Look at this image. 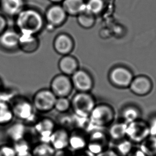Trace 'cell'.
I'll use <instances>...</instances> for the list:
<instances>
[{
	"label": "cell",
	"instance_id": "obj_1",
	"mask_svg": "<svg viewBox=\"0 0 156 156\" xmlns=\"http://www.w3.org/2000/svg\"><path fill=\"white\" fill-rule=\"evenodd\" d=\"M16 29L20 34L36 35L44 26V19L33 9L25 8L15 17Z\"/></svg>",
	"mask_w": 156,
	"mask_h": 156
},
{
	"label": "cell",
	"instance_id": "obj_2",
	"mask_svg": "<svg viewBox=\"0 0 156 156\" xmlns=\"http://www.w3.org/2000/svg\"><path fill=\"white\" fill-rule=\"evenodd\" d=\"M10 104L15 118L18 119L27 126L28 125L33 126L38 120L36 118L35 110L32 101L17 95Z\"/></svg>",
	"mask_w": 156,
	"mask_h": 156
},
{
	"label": "cell",
	"instance_id": "obj_3",
	"mask_svg": "<svg viewBox=\"0 0 156 156\" xmlns=\"http://www.w3.org/2000/svg\"><path fill=\"white\" fill-rule=\"evenodd\" d=\"M115 112L111 105L107 104H97L89 116V120L93 128H108L114 122Z\"/></svg>",
	"mask_w": 156,
	"mask_h": 156
},
{
	"label": "cell",
	"instance_id": "obj_4",
	"mask_svg": "<svg viewBox=\"0 0 156 156\" xmlns=\"http://www.w3.org/2000/svg\"><path fill=\"white\" fill-rule=\"evenodd\" d=\"M70 101L74 115L80 118H89L97 105L95 98L90 92H77Z\"/></svg>",
	"mask_w": 156,
	"mask_h": 156
},
{
	"label": "cell",
	"instance_id": "obj_5",
	"mask_svg": "<svg viewBox=\"0 0 156 156\" xmlns=\"http://www.w3.org/2000/svg\"><path fill=\"white\" fill-rule=\"evenodd\" d=\"M89 142L87 150L97 156L110 148L111 142L107 132L102 129H94L88 133Z\"/></svg>",
	"mask_w": 156,
	"mask_h": 156
},
{
	"label": "cell",
	"instance_id": "obj_6",
	"mask_svg": "<svg viewBox=\"0 0 156 156\" xmlns=\"http://www.w3.org/2000/svg\"><path fill=\"white\" fill-rule=\"evenodd\" d=\"M57 99L50 89H41L34 94L32 103L36 112L47 113L54 109Z\"/></svg>",
	"mask_w": 156,
	"mask_h": 156
},
{
	"label": "cell",
	"instance_id": "obj_7",
	"mask_svg": "<svg viewBox=\"0 0 156 156\" xmlns=\"http://www.w3.org/2000/svg\"><path fill=\"white\" fill-rule=\"evenodd\" d=\"M134 77L131 70L123 66L112 68L108 75L110 83L119 89L129 88Z\"/></svg>",
	"mask_w": 156,
	"mask_h": 156
},
{
	"label": "cell",
	"instance_id": "obj_8",
	"mask_svg": "<svg viewBox=\"0 0 156 156\" xmlns=\"http://www.w3.org/2000/svg\"><path fill=\"white\" fill-rule=\"evenodd\" d=\"M148 122L140 119L127 124L126 138L134 145H139L150 136Z\"/></svg>",
	"mask_w": 156,
	"mask_h": 156
},
{
	"label": "cell",
	"instance_id": "obj_9",
	"mask_svg": "<svg viewBox=\"0 0 156 156\" xmlns=\"http://www.w3.org/2000/svg\"><path fill=\"white\" fill-rule=\"evenodd\" d=\"M50 89L57 98H68L74 88L70 77L61 73L52 78Z\"/></svg>",
	"mask_w": 156,
	"mask_h": 156
},
{
	"label": "cell",
	"instance_id": "obj_10",
	"mask_svg": "<svg viewBox=\"0 0 156 156\" xmlns=\"http://www.w3.org/2000/svg\"><path fill=\"white\" fill-rule=\"evenodd\" d=\"M56 127L55 121L51 118H43L38 119L33 126L34 135L37 140V142H49Z\"/></svg>",
	"mask_w": 156,
	"mask_h": 156
},
{
	"label": "cell",
	"instance_id": "obj_11",
	"mask_svg": "<svg viewBox=\"0 0 156 156\" xmlns=\"http://www.w3.org/2000/svg\"><path fill=\"white\" fill-rule=\"evenodd\" d=\"M73 88L78 92H90L94 87V80L87 70L79 69L71 77Z\"/></svg>",
	"mask_w": 156,
	"mask_h": 156
},
{
	"label": "cell",
	"instance_id": "obj_12",
	"mask_svg": "<svg viewBox=\"0 0 156 156\" xmlns=\"http://www.w3.org/2000/svg\"><path fill=\"white\" fill-rule=\"evenodd\" d=\"M89 142L88 133L80 129L70 132L68 149L73 154L87 150Z\"/></svg>",
	"mask_w": 156,
	"mask_h": 156
},
{
	"label": "cell",
	"instance_id": "obj_13",
	"mask_svg": "<svg viewBox=\"0 0 156 156\" xmlns=\"http://www.w3.org/2000/svg\"><path fill=\"white\" fill-rule=\"evenodd\" d=\"M129 88L134 94L144 97L148 95L152 91L153 83L151 80L146 75L134 76Z\"/></svg>",
	"mask_w": 156,
	"mask_h": 156
},
{
	"label": "cell",
	"instance_id": "obj_14",
	"mask_svg": "<svg viewBox=\"0 0 156 156\" xmlns=\"http://www.w3.org/2000/svg\"><path fill=\"white\" fill-rule=\"evenodd\" d=\"M20 33L16 28H8L0 35V48L8 52L19 50Z\"/></svg>",
	"mask_w": 156,
	"mask_h": 156
},
{
	"label": "cell",
	"instance_id": "obj_15",
	"mask_svg": "<svg viewBox=\"0 0 156 156\" xmlns=\"http://www.w3.org/2000/svg\"><path fill=\"white\" fill-rule=\"evenodd\" d=\"M53 47L55 52L63 56L71 54L75 48V42L70 35L62 33L55 36L53 42Z\"/></svg>",
	"mask_w": 156,
	"mask_h": 156
},
{
	"label": "cell",
	"instance_id": "obj_16",
	"mask_svg": "<svg viewBox=\"0 0 156 156\" xmlns=\"http://www.w3.org/2000/svg\"><path fill=\"white\" fill-rule=\"evenodd\" d=\"M67 14L62 6L59 5H54L50 7L45 15V20L51 27H60L65 23Z\"/></svg>",
	"mask_w": 156,
	"mask_h": 156
},
{
	"label": "cell",
	"instance_id": "obj_17",
	"mask_svg": "<svg viewBox=\"0 0 156 156\" xmlns=\"http://www.w3.org/2000/svg\"><path fill=\"white\" fill-rule=\"evenodd\" d=\"M69 134L70 131L67 129L56 127L50 138L49 143L55 151L68 149Z\"/></svg>",
	"mask_w": 156,
	"mask_h": 156
},
{
	"label": "cell",
	"instance_id": "obj_18",
	"mask_svg": "<svg viewBox=\"0 0 156 156\" xmlns=\"http://www.w3.org/2000/svg\"><path fill=\"white\" fill-rule=\"evenodd\" d=\"M24 0H1L0 10L5 17L15 18L25 8Z\"/></svg>",
	"mask_w": 156,
	"mask_h": 156
},
{
	"label": "cell",
	"instance_id": "obj_19",
	"mask_svg": "<svg viewBox=\"0 0 156 156\" xmlns=\"http://www.w3.org/2000/svg\"><path fill=\"white\" fill-rule=\"evenodd\" d=\"M58 68L61 74L69 77L80 69L78 60L71 55L62 56L58 62Z\"/></svg>",
	"mask_w": 156,
	"mask_h": 156
},
{
	"label": "cell",
	"instance_id": "obj_20",
	"mask_svg": "<svg viewBox=\"0 0 156 156\" xmlns=\"http://www.w3.org/2000/svg\"><path fill=\"white\" fill-rule=\"evenodd\" d=\"M40 47V41L37 36L30 34H20L19 40V50L30 54L36 52Z\"/></svg>",
	"mask_w": 156,
	"mask_h": 156
},
{
	"label": "cell",
	"instance_id": "obj_21",
	"mask_svg": "<svg viewBox=\"0 0 156 156\" xmlns=\"http://www.w3.org/2000/svg\"><path fill=\"white\" fill-rule=\"evenodd\" d=\"M27 126L23 122L12 123L8 126L6 135L12 144L22 140L27 139Z\"/></svg>",
	"mask_w": 156,
	"mask_h": 156
},
{
	"label": "cell",
	"instance_id": "obj_22",
	"mask_svg": "<svg viewBox=\"0 0 156 156\" xmlns=\"http://www.w3.org/2000/svg\"><path fill=\"white\" fill-rule=\"evenodd\" d=\"M127 127V124L120 120L114 122L108 127L107 132L111 143L114 144L126 137Z\"/></svg>",
	"mask_w": 156,
	"mask_h": 156
},
{
	"label": "cell",
	"instance_id": "obj_23",
	"mask_svg": "<svg viewBox=\"0 0 156 156\" xmlns=\"http://www.w3.org/2000/svg\"><path fill=\"white\" fill-rule=\"evenodd\" d=\"M62 6L67 15L77 16L85 11V2L84 0H63Z\"/></svg>",
	"mask_w": 156,
	"mask_h": 156
},
{
	"label": "cell",
	"instance_id": "obj_24",
	"mask_svg": "<svg viewBox=\"0 0 156 156\" xmlns=\"http://www.w3.org/2000/svg\"><path fill=\"white\" fill-rule=\"evenodd\" d=\"M14 118L10 104L0 101V127H8L12 123Z\"/></svg>",
	"mask_w": 156,
	"mask_h": 156
},
{
	"label": "cell",
	"instance_id": "obj_25",
	"mask_svg": "<svg viewBox=\"0 0 156 156\" xmlns=\"http://www.w3.org/2000/svg\"><path fill=\"white\" fill-rule=\"evenodd\" d=\"M55 152L56 151L49 142H37L32 147L33 156H54Z\"/></svg>",
	"mask_w": 156,
	"mask_h": 156
},
{
	"label": "cell",
	"instance_id": "obj_26",
	"mask_svg": "<svg viewBox=\"0 0 156 156\" xmlns=\"http://www.w3.org/2000/svg\"><path fill=\"white\" fill-rule=\"evenodd\" d=\"M141 117V112L134 105L127 106L121 112V120L126 124L139 120Z\"/></svg>",
	"mask_w": 156,
	"mask_h": 156
},
{
	"label": "cell",
	"instance_id": "obj_27",
	"mask_svg": "<svg viewBox=\"0 0 156 156\" xmlns=\"http://www.w3.org/2000/svg\"><path fill=\"white\" fill-rule=\"evenodd\" d=\"M113 148L119 156H127L132 151L135 145L126 137L112 144Z\"/></svg>",
	"mask_w": 156,
	"mask_h": 156
},
{
	"label": "cell",
	"instance_id": "obj_28",
	"mask_svg": "<svg viewBox=\"0 0 156 156\" xmlns=\"http://www.w3.org/2000/svg\"><path fill=\"white\" fill-rule=\"evenodd\" d=\"M139 148L147 156H156V137L150 135L141 144Z\"/></svg>",
	"mask_w": 156,
	"mask_h": 156
},
{
	"label": "cell",
	"instance_id": "obj_29",
	"mask_svg": "<svg viewBox=\"0 0 156 156\" xmlns=\"http://www.w3.org/2000/svg\"><path fill=\"white\" fill-rule=\"evenodd\" d=\"M78 25L84 29H90L93 27L95 23V16L87 11H83L77 16Z\"/></svg>",
	"mask_w": 156,
	"mask_h": 156
},
{
	"label": "cell",
	"instance_id": "obj_30",
	"mask_svg": "<svg viewBox=\"0 0 156 156\" xmlns=\"http://www.w3.org/2000/svg\"><path fill=\"white\" fill-rule=\"evenodd\" d=\"M105 3L103 0H89L85 3V11L95 16L104 10Z\"/></svg>",
	"mask_w": 156,
	"mask_h": 156
},
{
	"label": "cell",
	"instance_id": "obj_31",
	"mask_svg": "<svg viewBox=\"0 0 156 156\" xmlns=\"http://www.w3.org/2000/svg\"><path fill=\"white\" fill-rule=\"evenodd\" d=\"M71 108V101L68 98H57L54 109L62 114H66Z\"/></svg>",
	"mask_w": 156,
	"mask_h": 156
},
{
	"label": "cell",
	"instance_id": "obj_32",
	"mask_svg": "<svg viewBox=\"0 0 156 156\" xmlns=\"http://www.w3.org/2000/svg\"><path fill=\"white\" fill-rule=\"evenodd\" d=\"M0 156H17L12 144H4L0 146Z\"/></svg>",
	"mask_w": 156,
	"mask_h": 156
},
{
	"label": "cell",
	"instance_id": "obj_33",
	"mask_svg": "<svg viewBox=\"0 0 156 156\" xmlns=\"http://www.w3.org/2000/svg\"><path fill=\"white\" fill-rule=\"evenodd\" d=\"M8 28V23L6 17L0 13V35Z\"/></svg>",
	"mask_w": 156,
	"mask_h": 156
},
{
	"label": "cell",
	"instance_id": "obj_34",
	"mask_svg": "<svg viewBox=\"0 0 156 156\" xmlns=\"http://www.w3.org/2000/svg\"><path fill=\"white\" fill-rule=\"evenodd\" d=\"M148 123L150 130V135L156 137V117L152 118Z\"/></svg>",
	"mask_w": 156,
	"mask_h": 156
},
{
	"label": "cell",
	"instance_id": "obj_35",
	"mask_svg": "<svg viewBox=\"0 0 156 156\" xmlns=\"http://www.w3.org/2000/svg\"><path fill=\"white\" fill-rule=\"evenodd\" d=\"M97 156H119V155L115 151V150L113 148L110 147L102 154Z\"/></svg>",
	"mask_w": 156,
	"mask_h": 156
},
{
	"label": "cell",
	"instance_id": "obj_36",
	"mask_svg": "<svg viewBox=\"0 0 156 156\" xmlns=\"http://www.w3.org/2000/svg\"><path fill=\"white\" fill-rule=\"evenodd\" d=\"M127 156H147L139 147H135Z\"/></svg>",
	"mask_w": 156,
	"mask_h": 156
},
{
	"label": "cell",
	"instance_id": "obj_37",
	"mask_svg": "<svg viewBox=\"0 0 156 156\" xmlns=\"http://www.w3.org/2000/svg\"><path fill=\"white\" fill-rule=\"evenodd\" d=\"M54 156H74V154L68 149L66 150L56 151Z\"/></svg>",
	"mask_w": 156,
	"mask_h": 156
},
{
	"label": "cell",
	"instance_id": "obj_38",
	"mask_svg": "<svg viewBox=\"0 0 156 156\" xmlns=\"http://www.w3.org/2000/svg\"><path fill=\"white\" fill-rule=\"evenodd\" d=\"M74 156H94L90 154L89 151L87 150L80 151V152H76L74 154Z\"/></svg>",
	"mask_w": 156,
	"mask_h": 156
},
{
	"label": "cell",
	"instance_id": "obj_39",
	"mask_svg": "<svg viewBox=\"0 0 156 156\" xmlns=\"http://www.w3.org/2000/svg\"><path fill=\"white\" fill-rule=\"evenodd\" d=\"M51 2L55 3H60V2H62L63 0H50Z\"/></svg>",
	"mask_w": 156,
	"mask_h": 156
},
{
	"label": "cell",
	"instance_id": "obj_40",
	"mask_svg": "<svg viewBox=\"0 0 156 156\" xmlns=\"http://www.w3.org/2000/svg\"><path fill=\"white\" fill-rule=\"evenodd\" d=\"M2 89H3V84H2V81L0 80V92L2 91Z\"/></svg>",
	"mask_w": 156,
	"mask_h": 156
},
{
	"label": "cell",
	"instance_id": "obj_41",
	"mask_svg": "<svg viewBox=\"0 0 156 156\" xmlns=\"http://www.w3.org/2000/svg\"><path fill=\"white\" fill-rule=\"evenodd\" d=\"M0 2H1V0H0Z\"/></svg>",
	"mask_w": 156,
	"mask_h": 156
}]
</instances>
